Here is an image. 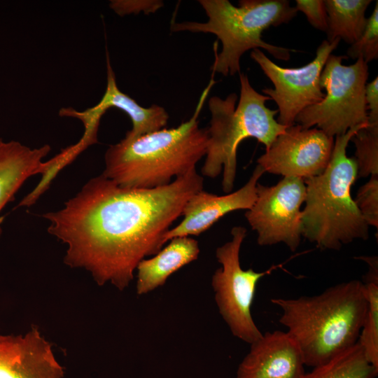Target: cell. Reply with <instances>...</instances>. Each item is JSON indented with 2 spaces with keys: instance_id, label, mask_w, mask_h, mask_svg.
Returning <instances> with one entry per match:
<instances>
[{
  "instance_id": "1",
  "label": "cell",
  "mask_w": 378,
  "mask_h": 378,
  "mask_svg": "<svg viewBox=\"0 0 378 378\" xmlns=\"http://www.w3.org/2000/svg\"><path fill=\"white\" fill-rule=\"evenodd\" d=\"M203 182L196 169L151 189L123 188L101 174L63 208L42 216L48 232L67 246L65 265L86 270L99 286L123 290L140 261L165 244L166 233Z\"/></svg>"
},
{
  "instance_id": "2",
  "label": "cell",
  "mask_w": 378,
  "mask_h": 378,
  "mask_svg": "<svg viewBox=\"0 0 378 378\" xmlns=\"http://www.w3.org/2000/svg\"><path fill=\"white\" fill-rule=\"evenodd\" d=\"M214 83L212 76L188 120L111 145L102 174L123 188L151 189L196 169L206 155L208 140L206 129L199 127L197 118Z\"/></svg>"
},
{
  "instance_id": "3",
  "label": "cell",
  "mask_w": 378,
  "mask_h": 378,
  "mask_svg": "<svg viewBox=\"0 0 378 378\" xmlns=\"http://www.w3.org/2000/svg\"><path fill=\"white\" fill-rule=\"evenodd\" d=\"M282 311L279 322L295 340L304 365L317 367L354 345L366 309L363 284L351 280L320 294L298 298H272Z\"/></svg>"
},
{
  "instance_id": "4",
  "label": "cell",
  "mask_w": 378,
  "mask_h": 378,
  "mask_svg": "<svg viewBox=\"0 0 378 378\" xmlns=\"http://www.w3.org/2000/svg\"><path fill=\"white\" fill-rule=\"evenodd\" d=\"M367 124L337 136L326 169L304 179L306 197L301 216L302 237L322 249L340 250L355 239L369 237L370 226L351 196V188L358 177L357 164L354 158L346 155L351 137Z\"/></svg>"
},
{
  "instance_id": "5",
  "label": "cell",
  "mask_w": 378,
  "mask_h": 378,
  "mask_svg": "<svg viewBox=\"0 0 378 378\" xmlns=\"http://www.w3.org/2000/svg\"><path fill=\"white\" fill-rule=\"evenodd\" d=\"M208 17L206 22L186 21L173 22L172 31L211 33L222 43V50H215L212 73L223 76L240 74V59L248 50L263 48L274 57L288 60L294 50L266 43L263 31L273 26L290 22L298 13L287 0H241L234 6L227 0L198 1Z\"/></svg>"
},
{
  "instance_id": "6",
  "label": "cell",
  "mask_w": 378,
  "mask_h": 378,
  "mask_svg": "<svg viewBox=\"0 0 378 378\" xmlns=\"http://www.w3.org/2000/svg\"><path fill=\"white\" fill-rule=\"evenodd\" d=\"M240 97L231 93L225 99L214 96L209 99L211 113L203 176L214 178L223 172L222 188L230 193L237 173V150L240 143L254 138L267 150L286 127L274 118L278 110L265 106L270 98L258 92L247 75L239 74Z\"/></svg>"
},
{
  "instance_id": "7",
  "label": "cell",
  "mask_w": 378,
  "mask_h": 378,
  "mask_svg": "<svg viewBox=\"0 0 378 378\" xmlns=\"http://www.w3.org/2000/svg\"><path fill=\"white\" fill-rule=\"evenodd\" d=\"M344 55L330 54L320 76L326 91L323 99L301 111L295 122L304 128L316 126L330 136L344 134L351 128L368 123L365 91L368 66L363 58L346 66Z\"/></svg>"
},
{
  "instance_id": "8",
  "label": "cell",
  "mask_w": 378,
  "mask_h": 378,
  "mask_svg": "<svg viewBox=\"0 0 378 378\" xmlns=\"http://www.w3.org/2000/svg\"><path fill=\"white\" fill-rule=\"evenodd\" d=\"M246 232L243 226L233 227L232 239L217 248L216 257L221 267L214 273L211 286L219 313L232 335L251 344L262 335L251 315L257 284L262 277L281 265L265 272L242 269L239 253Z\"/></svg>"
},
{
  "instance_id": "9",
  "label": "cell",
  "mask_w": 378,
  "mask_h": 378,
  "mask_svg": "<svg viewBox=\"0 0 378 378\" xmlns=\"http://www.w3.org/2000/svg\"><path fill=\"white\" fill-rule=\"evenodd\" d=\"M256 200L245 217L258 234L260 246L285 244L290 251L298 248L301 237L302 204L306 197L302 178L284 177L276 185L258 183Z\"/></svg>"
},
{
  "instance_id": "10",
  "label": "cell",
  "mask_w": 378,
  "mask_h": 378,
  "mask_svg": "<svg viewBox=\"0 0 378 378\" xmlns=\"http://www.w3.org/2000/svg\"><path fill=\"white\" fill-rule=\"evenodd\" d=\"M340 41H323L314 59L299 68L279 66L260 49L252 50L251 57L274 85V88H265L262 91L276 102L279 123L286 127L295 125L301 111L323 99L325 93L320 86V76L328 56L337 48Z\"/></svg>"
},
{
  "instance_id": "11",
  "label": "cell",
  "mask_w": 378,
  "mask_h": 378,
  "mask_svg": "<svg viewBox=\"0 0 378 378\" xmlns=\"http://www.w3.org/2000/svg\"><path fill=\"white\" fill-rule=\"evenodd\" d=\"M334 137L297 124L286 128L257 160L265 172L304 179L321 174L332 155Z\"/></svg>"
},
{
  "instance_id": "12",
  "label": "cell",
  "mask_w": 378,
  "mask_h": 378,
  "mask_svg": "<svg viewBox=\"0 0 378 378\" xmlns=\"http://www.w3.org/2000/svg\"><path fill=\"white\" fill-rule=\"evenodd\" d=\"M264 173L257 164L248 181L235 192L218 195L202 190L194 194L183 208V220L166 233L165 244L174 237L198 236L227 214L251 209L256 200L258 180Z\"/></svg>"
},
{
  "instance_id": "13",
  "label": "cell",
  "mask_w": 378,
  "mask_h": 378,
  "mask_svg": "<svg viewBox=\"0 0 378 378\" xmlns=\"http://www.w3.org/2000/svg\"><path fill=\"white\" fill-rule=\"evenodd\" d=\"M52 344L32 325L24 335L0 334V378H63Z\"/></svg>"
},
{
  "instance_id": "14",
  "label": "cell",
  "mask_w": 378,
  "mask_h": 378,
  "mask_svg": "<svg viewBox=\"0 0 378 378\" xmlns=\"http://www.w3.org/2000/svg\"><path fill=\"white\" fill-rule=\"evenodd\" d=\"M304 366L300 347L287 331L267 332L251 344L236 378H302Z\"/></svg>"
},
{
  "instance_id": "15",
  "label": "cell",
  "mask_w": 378,
  "mask_h": 378,
  "mask_svg": "<svg viewBox=\"0 0 378 378\" xmlns=\"http://www.w3.org/2000/svg\"><path fill=\"white\" fill-rule=\"evenodd\" d=\"M48 144L31 148L19 141H5L0 138V212L30 177L41 174L46 176L54 160L43 161L50 151ZM2 228L0 225V237Z\"/></svg>"
},
{
  "instance_id": "16",
  "label": "cell",
  "mask_w": 378,
  "mask_h": 378,
  "mask_svg": "<svg viewBox=\"0 0 378 378\" xmlns=\"http://www.w3.org/2000/svg\"><path fill=\"white\" fill-rule=\"evenodd\" d=\"M150 258L138 264L136 293L146 294L162 286L167 279L185 265L197 259L200 253L198 241L190 237H177Z\"/></svg>"
},
{
  "instance_id": "17",
  "label": "cell",
  "mask_w": 378,
  "mask_h": 378,
  "mask_svg": "<svg viewBox=\"0 0 378 378\" xmlns=\"http://www.w3.org/2000/svg\"><path fill=\"white\" fill-rule=\"evenodd\" d=\"M107 85L101 100L92 106L93 111L102 116L110 108H117L130 118L132 127L125 138L133 139L146 134L163 129L167 124L169 115L166 110L153 104L148 108L140 106L134 99L120 91L111 67L108 54H106Z\"/></svg>"
},
{
  "instance_id": "18",
  "label": "cell",
  "mask_w": 378,
  "mask_h": 378,
  "mask_svg": "<svg viewBox=\"0 0 378 378\" xmlns=\"http://www.w3.org/2000/svg\"><path fill=\"white\" fill-rule=\"evenodd\" d=\"M370 0L324 1L328 15V41L343 39L354 43L362 35L366 25L365 11Z\"/></svg>"
},
{
  "instance_id": "19",
  "label": "cell",
  "mask_w": 378,
  "mask_h": 378,
  "mask_svg": "<svg viewBox=\"0 0 378 378\" xmlns=\"http://www.w3.org/2000/svg\"><path fill=\"white\" fill-rule=\"evenodd\" d=\"M365 261L368 271L362 281L367 309L358 340L369 362L378 369V260L377 256L356 258Z\"/></svg>"
},
{
  "instance_id": "20",
  "label": "cell",
  "mask_w": 378,
  "mask_h": 378,
  "mask_svg": "<svg viewBox=\"0 0 378 378\" xmlns=\"http://www.w3.org/2000/svg\"><path fill=\"white\" fill-rule=\"evenodd\" d=\"M377 374L378 369L369 362L357 342L302 378H376Z\"/></svg>"
},
{
  "instance_id": "21",
  "label": "cell",
  "mask_w": 378,
  "mask_h": 378,
  "mask_svg": "<svg viewBox=\"0 0 378 378\" xmlns=\"http://www.w3.org/2000/svg\"><path fill=\"white\" fill-rule=\"evenodd\" d=\"M356 147L358 177L378 175V124L368 123L351 137Z\"/></svg>"
},
{
  "instance_id": "22",
  "label": "cell",
  "mask_w": 378,
  "mask_h": 378,
  "mask_svg": "<svg viewBox=\"0 0 378 378\" xmlns=\"http://www.w3.org/2000/svg\"><path fill=\"white\" fill-rule=\"evenodd\" d=\"M347 57H358L368 63L378 57V1L371 16L367 19L364 31L360 37L350 46L346 51Z\"/></svg>"
},
{
  "instance_id": "23",
  "label": "cell",
  "mask_w": 378,
  "mask_h": 378,
  "mask_svg": "<svg viewBox=\"0 0 378 378\" xmlns=\"http://www.w3.org/2000/svg\"><path fill=\"white\" fill-rule=\"evenodd\" d=\"M369 181L358 190L355 204L370 226L378 227V175H371Z\"/></svg>"
},
{
  "instance_id": "24",
  "label": "cell",
  "mask_w": 378,
  "mask_h": 378,
  "mask_svg": "<svg viewBox=\"0 0 378 378\" xmlns=\"http://www.w3.org/2000/svg\"><path fill=\"white\" fill-rule=\"evenodd\" d=\"M295 8L302 12L308 22L316 29L323 31L328 30V15L324 1L296 0Z\"/></svg>"
},
{
  "instance_id": "25",
  "label": "cell",
  "mask_w": 378,
  "mask_h": 378,
  "mask_svg": "<svg viewBox=\"0 0 378 378\" xmlns=\"http://www.w3.org/2000/svg\"><path fill=\"white\" fill-rule=\"evenodd\" d=\"M163 6L161 1H111L110 7L118 15H124L131 13L144 12L145 14L155 13Z\"/></svg>"
},
{
  "instance_id": "26",
  "label": "cell",
  "mask_w": 378,
  "mask_h": 378,
  "mask_svg": "<svg viewBox=\"0 0 378 378\" xmlns=\"http://www.w3.org/2000/svg\"><path fill=\"white\" fill-rule=\"evenodd\" d=\"M365 99L368 113V122L378 124V77L365 85Z\"/></svg>"
}]
</instances>
